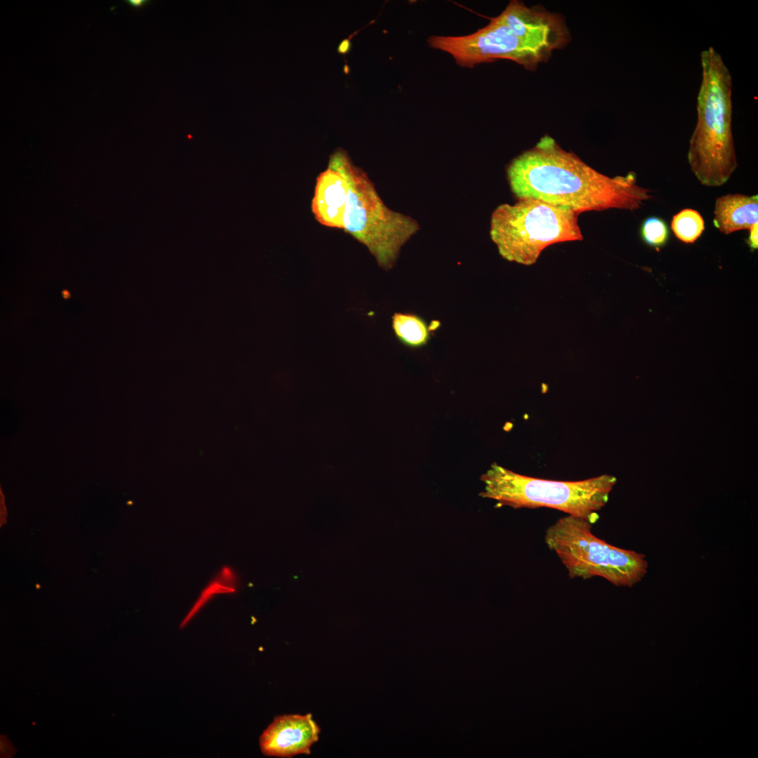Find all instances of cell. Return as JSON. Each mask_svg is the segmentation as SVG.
<instances>
[{
	"label": "cell",
	"mask_w": 758,
	"mask_h": 758,
	"mask_svg": "<svg viewBox=\"0 0 758 758\" xmlns=\"http://www.w3.org/2000/svg\"><path fill=\"white\" fill-rule=\"evenodd\" d=\"M350 160L348 152L338 147L330 154L326 169L316 179L311 209L315 220L325 227L342 229Z\"/></svg>",
	"instance_id": "ba28073f"
},
{
	"label": "cell",
	"mask_w": 758,
	"mask_h": 758,
	"mask_svg": "<svg viewBox=\"0 0 758 758\" xmlns=\"http://www.w3.org/2000/svg\"><path fill=\"white\" fill-rule=\"evenodd\" d=\"M750 233L746 243L749 246L750 251L753 252L758 248V223H755L750 228Z\"/></svg>",
	"instance_id": "9a60e30c"
},
{
	"label": "cell",
	"mask_w": 758,
	"mask_h": 758,
	"mask_svg": "<svg viewBox=\"0 0 758 758\" xmlns=\"http://www.w3.org/2000/svg\"><path fill=\"white\" fill-rule=\"evenodd\" d=\"M700 62L697 123L687 159L700 183L715 187L724 185L738 166L732 133V77L712 46L701 52Z\"/></svg>",
	"instance_id": "3957f363"
},
{
	"label": "cell",
	"mask_w": 758,
	"mask_h": 758,
	"mask_svg": "<svg viewBox=\"0 0 758 758\" xmlns=\"http://www.w3.org/2000/svg\"><path fill=\"white\" fill-rule=\"evenodd\" d=\"M518 199L533 198L578 213L611 208L635 211L652 196L637 184V175L609 177L545 135L514 159L507 169Z\"/></svg>",
	"instance_id": "6da1fadb"
},
{
	"label": "cell",
	"mask_w": 758,
	"mask_h": 758,
	"mask_svg": "<svg viewBox=\"0 0 758 758\" xmlns=\"http://www.w3.org/2000/svg\"><path fill=\"white\" fill-rule=\"evenodd\" d=\"M579 213L533 198L503 204L491 215L490 236L499 254L510 262L534 264L547 246L583 239Z\"/></svg>",
	"instance_id": "5b68a950"
},
{
	"label": "cell",
	"mask_w": 758,
	"mask_h": 758,
	"mask_svg": "<svg viewBox=\"0 0 758 758\" xmlns=\"http://www.w3.org/2000/svg\"><path fill=\"white\" fill-rule=\"evenodd\" d=\"M320 729L310 714L277 717L260 738V747L267 756L291 757L310 754Z\"/></svg>",
	"instance_id": "9c48e42d"
},
{
	"label": "cell",
	"mask_w": 758,
	"mask_h": 758,
	"mask_svg": "<svg viewBox=\"0 0 758 758\" xmlns=\"http://www.w3.org/2000/svg\"><path fill=\"white\" fill-rule=\"evenodd\" d=\"M568 38L559 15L511 1L498 16L473 34L432 36L428 44L451 54L463 67L508 59L531 69L546 60L553 51L562 48Z\"/></svg>",
	"instance_id": "7a4b0ae2"
},
{
	"label": "cell",
	"mask_w": 758,
	"mask_h": 758,
	"mask_svg": "<svg viewBox=\"0 0 758 758\" xmlns=\"http://www.w3.org/2000/svg\"><path fill=\"white\" fill-rule=\"evenodd\" d=\"M126 2L134 8H140L143 6L148 1L145 0H128Z\"/></svg>",
	"instance_id": "2e32d148"
},
{
	"label": "cell",
	"mask_w": 758,
	"mask_h": 758,
	"mask_svg": "<svg viewBox=\"0 0 758 758\" xmlns=\"http://www.w3.org/2000/svg\"><path fill=\"white\" fill-rule=\"evenodd\" d=\"M758 222V195L728 194L717 198L713 225L724 234L750 230Z\"/></svg>",
	"instance_id": "30bf717a"
},
{
	"label": "cell",
	"mask_w": 758,
	"mask_h": 758,
	"mask_svg": "<svg viewBox=\"0 0 758 758\" xmlns=\"http://www.w3.org/2000/svg\"><path fill=\"white\" fill-rule=\"evenodd\" d=\"M347 178L341 230L365 246L380 268L389 270L420 225L413 218L389 208L367 173L352 159Z\"/></svg>",
	"instance_id": "52a82bcc"
},
{
	"label": "cell",
	"mask_w": 758,
	"mask_h": 758,
	"mask_svg": "<svg viewBox=\"0 0 758 758\" xmlns=\"http://www.w3.org/2000/svg\"><path fill=\"white\" fill-rule=\"evenodd\" d=\"M639 232L644 243L657 251L665 246L670 239L667 224L658 216L653 215L644 219Z\"/></svg>",
	"instance_id": "5bb4252c"
},
{
	"label": "cell",
	"mask_w": 758,
	"mask_h": 758,
	"mask_svg": "<svg viewBox=\"0 0 758 758\" xmlns=\"http://www.w3.org/2000/svg\"><path fill=\"white\" fill-rule=\"evenodd\" d=\"M392 327L400 343L411 348L425 345L430 338V329L425 321L420 317L396 312L392 316Z\"/></svg>",
	"instance_id": "8fae6325"
},
{
	"label": "cell",
	"mask_w": 758,
	"mask_h": 758,
	"mask_svg": "<svg viewBox=\"0 0 758 758\" xmlns=\"http://www.w3.org/2000/svg\"><path fill=\"white\" fill-rule=\"evenodd\" d=\"M590 521L571 515L547 528L545 541L571 578H603L616 586L632 587L648 570L645 556L612 545L597 537Z\"/></svg>",
	"instance_id": "8992f818"
},
{
	"label": "cell",
	"mask_w": 758,
	"mask_h": 758,
	"mask_svg": "<svg viewBox=\"0 0 758 758\" xmlns=\"http://www.w3.org/2000/svg\"><path fill=\"white\" fill-rule=\"evenodd\" d=\"M479 496L499 506L513 508L549 507L594 524L616 483L604 474L580 481H555L522 475L493 463L481 477Z\"/></svg>",
	"instance_id": "277c9868"
},
{
	"label": "cell",
	"mask_w": 758,
	"mask_h": 758,
	"mask_svg": "<svg viewBox=\"0 0 758 758\" xmlns=\"http://www.w3.org/2000/svg\"><path fill=\"white\" fill-rule=\"evenodd\" d=\"M238 586L239 580L235 571L228 566H223L205 586L187 618L214 594L234 593Z\"/></svg>",
	"instance_id": "4fadbf2b"
},
{
	"label": "cell",
	"mask_w": 758,
	"mask_h": 758,
	"mask_svg": "<svg viewBox=\"0 0 758 758\" xmlns=\"http://www.w3.org/2000/svg\"><path fill=\"white\" fill-rule=\"evenodd\" d=\"M671 229L679 240L693 244L704 232L705 221L698 211L684 208L673 215Z\"/></svg>",
	"instance_id": "7c38bea8"
}]
</instances>
